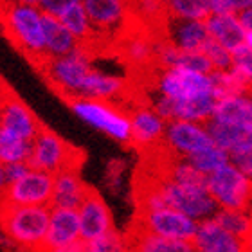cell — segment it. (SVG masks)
Here are the masks:
<instances>
[{
    "instance_id": "cell-10",
    "label": "cell",
    "mask_w": 252,
    "mask_h": 252,
    "mask_svg": "<svg viewBox=\"0 0 252 252\" xmlns=\"http://www.w3.org/2000/svg\"><path fill=\"white\" fill-rule=\"evenodd\" d=\"M42 128V121L34 116V112L13 94V90L5 89L0 101V130L22 141L32 142Z\"/></svg>"
},
{
    "instance_id": "cell-41",
    "label": "cell",
    "mask_w": 252,
    "mask_h": 252,
    "mask_svg": "<svg viewBox=\"0 0 252 252\" xmlns=\"http://www.w3.org/2000/svg\"><path fill=\"white\" fill-rule=\"evenodd\" d=\"M245 252H252V232H251V236L245 240Z\"/></svg>"
},
{
    "instance_id": "cell-27",
    "label": "cell",
    "mask_w": 252,
    "mask_h": 252,
    "mask_svg": "<svg viewBox=\"0 0 252 252\" xmlns=\"http://www.w3.org/2000/svg\"><path fill=\"white\" fill-rule=\"evenodd\" d=\"M213 220L231 232L232 236L240 238V240H247L252 232V213H243V211H232V209H218Z\"/></svg>"
},
{
    "instance_id": "cell-35",
    "label": "cell",
    "mask_w": 252,
    "mask_h": 252,
    "mask_svg": "<svg viewBox=\"0 0 252 252\" xmlns=\"http://www.w3.org/2000/svg\"><path fill=\"white\" fill-rule=\"evenodd\" d=\"M231 164L252 184V150L231 155Z\"/></svg>"
},
{
    "instance_id": "cell-23",
    "label": "cell",
    "mask_w": 252,
    "mask_h": 252,
    "mask_svg": "<svg viewBox=\"0 0 252 252\" xmlns=\"http://www.w3.org/2000/svg\"><path fill=\"white\" fill-rule=\"evenodd\" d=\"M43 40H45V58L47 60L67 56L81 45L62 22L47 15H43Z\"/></svg>"
},
{
    "instance_id": "cell-17",
    "label": "cell",
    "mask_w": 252,
    "mask_h": 252,
    "mask_svg": "<svg viewBox=\"0 0 252 252\" xmlns=\"http://www.w3.org/2000/svg\"><path fill=\"white\" fill-rule=\"evenodd\" d=\"M79 240H81V227H79L78 211L51 209V220H49V231L43 252H56Z\"/></svg>"
},
{
    "instance_id": "cell-8",
    "label": "cell",
    "mask_w": 252,
    "mask_h": 252,
    "mask_svg": "<svg viewBox=\"0 0 252 252\" xmlns=\"http://www.w3.org/2000/svg\"><path fill=\"white\" fill-rule=\"evenodd\" d=\"M207 191L220 209L252 213V184L232 164L207 177Z\"/></svg>"
},
{
    "instance_id": "cell-15",
    "label": "cell",
    "mask_w": 252,
    "mask_h": 252,
    "mask_svg": "<svg viewBox=\"0 0 252 252\" xmlns=\"http://www.w3.org/2000/svg\"><path fill=\"white\" fill-rule=\"evenodd\" d=\"M166 126L168 123L153 108L139 106L130 112L131 144L139 148L160 146L164 142V135H166Z\"/></svg>"
},
{
    "instance_id": "cell-31",
    "label": "cell",
    "mask_w": 252,
    "mask_h": 252,
    "mask_svg": "<svg viewBox=\"0 0 252 252\" xmlns=\"http://www.w3.org/2000/svg\"><path fill=\"white\" fill-rule=\"evenodd\" d=\"M123 53L131 65L141 67V65H146L153 60V42L141 32H131L125 40Z\"/></svg>"
},
{
    "instance_id": "cell-37",
    "label": "cell",
    "mask_w": 252,
    "mask_h": 252,
    "mask_svg": "<svg viewBox=\"0 0 252 252\" xmlns=\"http://www.w3.org/2000/svg\"><path fill=\"white\" fill-rule=\"evenodd\" d=\"M238 18H240L245 31H252V0H249V5L245 9L238 13Z\"/></svg>"
},
{
    "instance_id": "cell-7",
    "label": "cell",
    "mask_w": 252,
    "mask_h": 252,
    "mask_svg": "<svg viewBox=\"0 0 252 252\" xmlns=\"http://www.w3.org/2000/svg\"><path fill=\"white\" fill-rule=\"evenodd\" d=\"M157 95L175 101H193L215 95L211 74H200L188 68H160L155 78Z\"/></svg>"
},
{
    "instance_id": "cell-11",
    "label": "cell",
    "mask_w": 252,
    "mask_h": 252,
    "mask_svg": "<svg viewBox=\"0 0 252 252\" xmlns=\"http://www.w3.org/2000/svg\"><path fill=\"white\" fill-rule=\"evenodd\" d=\"M54 177L43 171L31 169L29 173L15 184H7L0 202L26 207H51Z\"/></svg>"
},
{
    "instance_id": "cell-19",
    "label": "cell",
    "mask_w": 252,
    "mask_h": 252,
    "mask_svg": "<svg viewBox=\"0 0 252 252\" xmlns=\"http://www.w3.org/2000/svg\"><path fill=\"white\" fill-rule=\"evenodd\" d=\"M94 31L112 32L126 24L130 5L123 0H83Z\"/></svg>"
},
{
    "instance_id": "cell-25",
    "label": "cell",
    "mask_w": 252,
    "mask_h": 252,
    "mask_svg": "<svg viewBox=\"0 0 252 252\" xmlns=\"http://www.w3.org/2000/svg\"><path fill=\"white\" fill-rule=\"evenodd\" d=\"M56 20L62 22L81 45H89V42L92 40V34L95 32L81 0H67L65 7H63V11L60 13Z\"/></svg>"
},
{
    "instance_id": "cell-13",
    "label": "cell",
    "mask_w": 252,
    "mask_h": 252,
    "mask_svg": "<svg viewBox=\"0 0 252 252\" xmlns=\"http://www.w3.org/2000/svg\"><path fill=\"white\" fill-rule=\"evenodd\" d=\"M78 215L83 242H92L95 238L103 236V234L116 229L110 207L103 200V196L94 189L89 191L87 198L83 200L81 207L78 209Z\"/></svg>"
},
{
    "instance_id": "cell-42",
    "label": "cell",
    "mask_w": 252,
    "mask_h": 252,
    "mask_svg": "<svg viewBox=\"0 0 252 252\" xmlns=\"http://www.w3.org/2000/svg\"><path fill=\"white\" fill-rule=\"evenodd\" d=\"M5 89H7V87H5V85L2 83V81H0V92H2V90H5Z\"/></svg>"
},
{
    "instance_id": "cell-38",
    "label": "cell",
    "mask_w": 252,
    "mask_h": 252,
    "mask_svg": "<svg viewBox=\"0 0 252 252\" xmlns=\"http://www.w3.org/2000/svg\"><path fill=\"white\" fill-rule=\"evenodd\" d=\"M56 252H87V242L83 240H79V242L72 243V245H68V247H63Z\"/></svg>"
},
{
    "instance_id": "cell-5",
    "label": "cell",
    "mask_w": 252,
    "mask_h": 252,
    "mask_svg": "<svg viewBox=\"0 0 252 252\" xmlns=\"http://www.w3.org/2000/svg\"><path fill=\"white\" fill-rule=\"evenodd\" d=\"M67 103L79 121L92 126L94 130L103 131L119 144H131L130 114L117 108L114 103L85 99V97H74Z\"/></svg>"
},
{
    "instance_id": "cell-44",
    "label": "cell",
    "mask_w": 252,
    "mask_h": 252,
    "mask_svg": "<svg viewBox=\"0 0 252 252\" xmlns=\"http://www.w3.org/2000/svg\"><path fill=\"white\" fill-rule=\"evenodd\" d=\"M2 94H4V90H2V92H0V101H2Z\"/></svg>"
},
{
    "instance_id": "cell-14",
    "label": "cell",
    "mask_w": 252,
    "mask_h": 252,
    "mask_svg": "<svg viewBox=\"0 0 252 252\" xmlns=\"http://www.w3.org/2000/svg\"><path fill=\"white\" fill-rule=\"evenodd\" d=\"M166 42L182 53H202L209 42V31L205 22L200 20H177L166 18Z\"/></svg>"
},
{
    "instance_id": "cell-26",
    "label": "cell",
    "mask_w": 252,
    "mask_h": 252,
    "mask_svg": "<svg viewBox=\"0 0 252 252\" xmlns=\"http://www.w3.org/2000/svg\"><path fill=\"white\" fill-rule=\"evenodd\" d=\"M131 252H194L191 242H179L169 238L155 236L135 229L130 236Z\"/></svg>"
},
{
    "instance_id": "cell-36",
    "label": "cell",
    "mask_w": 252,
    "mask_h": 252,
    "mask_svg": "<svg viewBox=\"0 0 252 252\" xmlns=\"http://www.w3.org/2000/svg\"><path fill=\"white\" fill-rule=\"evenodd\" d=\"M31 166L29 162H20V164H9V166H4V175H5V182L7 184H15L20 179H24L29 171H31Z\"/></svg>"
},
{
    "instance_id": "cell-22",
    "label": "cell",
    "mask_w": 252,
    "mask_h": 252,
    "mask_svg": "<svg viewBox=\"0 0 252 252\" xmlns=\"http://www.w3.org/2000/svg\"><path fill=\"white\" fill-rule=\"evenodd\" d=\"M205 26H207L211 40L220 43L229 53H234L236 49L245 45L247 31L243 29L238 15H211L205 20Z\"/></svg>"
},
{
    "instance_id": "cell-3",
    "label": "cell",
    "mask_w": 252,
    "mask_h": 252,
    "mask_svg": "<svg viewBox=\"0 0 252 252\" xmlns=\"http://www.w3.org/2000/svg\"><path fill=\"white\" fill-rule=\"evenodd\" d=\"M92 68V53L89 45H79L67 56L45 60L40 65L43 78L67 101L79 97V92Z\"/></svg>"
},
{
    "instance_id": "cell-29",
    "label": "cell",
    "mask_w": 252,
    "mask_h": 252,
    "mask_svg": "<svg viewBox=\"0 0 252 252\" xmlns=\"http://www.w3.org/2000/svg\"><path fill=\"white\" fill-rule=\"evenodd\" d=\"M166 13L177 20H200L205 22L211 16L207 0H171L166 2Z\"/></svg>"
},
{
    "instance_id": "cell-32",
    "label": "cell",
    "mask_w": 252,
    "mask_h": 252,
    "mask_svg": "<svg viewBox=\"0 0 252 252\" xmlns=\"http://www.w3.org/2000/svg\"><path fill=\"white\" fill-rule=\"evenodd\" d=\"M87 252H131L130 236L114 229L92 242H87Z\"/></svg>"
},
{
    "instance_id": "cell-30",
    "label": "cell",
    "mask_w": 252,
    "mask_h": 252,
    "mask_svg": "<svg viewBox=\"0 0 252 252\" xmlns=\"http://www.w3.org/2000/svg\"><path fill=\"white\" fill-rule=\"evenodd\" d=\"M186 160H188L194 169H198L202 175L209 177V175H213L215 171L221 169L223 166L231 164V155L227 152H223V150H220L218 146H213V148L204 150V152L194 153V155L188 157Z\"/></svg>"
},
{
    "instance_id": "cell-20",
    "label": "cell",
    "mask_w": 252,
    "mask_h": 252,
    "mask_svg": "<svg viewBox=\"0 0 252 252\" xmlns=\"http://www.w3.org/2000/svg\"><path fill=\"white\" fill-rule=\"evenodd\" d=\"M126 92V79L119 74H112L101 68H92L85 81L79 97L114 103Z\"/></svg>"
},
{
    "instance_id": "cell-43",
    "label": "cell",
    "mask_w": 252,
    "mask_h": 252,
    "mask_svg": "<svg viewBox=\"0 0 252 252\" xmlns=\"http://www.w3.org/2000/svg\"><path fill=\"white\" fill-rule=\"evenodd\" d=\"M247 95L252 99V85H251V89H249V92H247Z\"/></svg>"
},
{
    "instance_id": "cell-4",
    "label": "cell",
    "mask_w": 252,
    "mask_h": 252,
    "mask_svg": "<svg viewBox=\"0 0 252 252\" xmlns=\"http://www.w3.org/2000/svg\"><path fill=\"white\" fill-rule=\"evenodd\" d=\"M83 157L85 155L79 148H74L54 130L43 126L32 141L29 166L54 177L63 169H79Z\"/></svg>"
},
{
    "instance_id": "cell-16",
    "label": "cell",
    "mask_w": 252,
    "mask_h": 252,
    "mask_svg": "<svg viewBox=\"0 0 252 252\" xmlns=\"http://www.w3.org/2000/svg\"><path fill=\"white\" fill-rule=\"evenodd\" d=\"M90 188L79 175V169H63L54 175L51 209L78 211L87 198Z\"/></svg>"
},
{
    "instance_id": "cell-12",
    "label": "cell",
    "mask_w": 252,
    "mask_h": 252,
    "mask_svg": "<svg viewBox=\"0 0 252 252\" xmlns=\"http://www.w3.org/2000/svg\"><path fill=\"white\" fill-rule=\"evenodd\" d=\"M162 146L169 152V155L179 158H188L194 153H200L213 148L215 142L211 139L205 125L188 121H171L166 126Z\"/></svg>"
},
{
    "instance_id": "cell-6",
    "label": "cell",
    "mask_w": 252,
    "mask_h": 252,
    "mask_svg": "<svg viewBox=\"0 0 252 252\" xmlns=\"http://www.w3.org/2000/svg\"><path fill=\"white\" fill-rule=\"evenodd\" d=\"M158 191L162 194L166 207L179 211L194 221L211 220L218 213V204L204 186H182L160 177L155 180Z\"/></svg>"
},
{
    "instance_id": "cell-9",
    "label": "cell",
    "mask_w": 252,
    "mask_h": 252,
    "mask_svg": "<svg viewBox=\"0 0 252 252\" xmlns=\"http://www.w3.org/2000/svg\"><path fill=\"white\" fill-rule=\"evenodd\" d=\"M137 229L155 236L179 240V242H193L198 221L191 220L171 207H160L153 211H139Z\"/></svg>"
},
{
    "instance_id": "cell-34",
    "label": "cell",
    "mask_w": 252,
    "mask_h": 252,
    "mask_svg": "<svg viewBox=\"0 0 252 252\" xmlns=\"http://www.w3.org/2000/svg\"><path fill=\"white\" fill-rule=\"evenodd\" d=\"M232 70L252 85V53L245 45L232 53Z\"/></svg>"
},
{
    "instance_id": "cell-40",
    "label": "cell",
    "mask_w": 252,
    "mask_h": 252,
    "mask_svg": "<svg viewBox=\"0 0 252 252\" xmlns=\"http://www.w3.org/2000/svg\"><path fill=\"white\" fill-rule=\"evenodd\" d=\"M245 47L252 53V31H247V34H245Z\"/></svg>"
},
{
    "instance_id": "cell-33",
    "label": "cell",
    "mask_w": 252,
    "mask_h": 252,
    "mask_svg": "<svg viewBox=\"0 0 252 252\" xmlns=\"http://www.w3.org/2000/svg\"><path fill=\"white\" fill-rule=\"evenodd\" d=\"M202 53L207 56L211 62L215 72H225L232 68V53H229L227 49H223L220 43H216L215 40H209L205 43V47Z\"/></svg>"
},
{
    "instance_id": "cell-28",
    "label": "cell",
    "mask_w": 252,
    "mask_h": 252,
    "mask_svg": "<svg viewBox=\"0 0 252 252\" xmlns=\"http://www.w3.org/2000/svg\"><path fill=\"white\" fill-rule=\"evenodd\" d=\"M31 148L32 142L22 141L18 137L0 130V162H2V166L29 162Z\"/></svg>"
},
{
    "instance_id": "cell-21",
    "label": "cell",
    "mask_w": 252,
    "mask_h": 252,
    "mask_svg": "<svg viewBox=\"0 0 252 252\" xmlns=\"http://www.w3.org/2000/svg\"><path fill=\"white\" fill-rule=\"evenodd\" d=\"M205 128L209 131L215 146L227 152L229 155H238V153L252 150V131L247 128L229 125V123H220L215 119L205 123Z\"/></svg>"
},
{
    "instance_id": "cell-24",
    "label": "cell",
    "mask_w": 252,
    "mask_h": 252,
    "mask_svg": "<svg viewBox=\"0 0 252 252\" xmlns=\"http://www.w3.org/2000/svg\"><path fill=\"white\" fill-rule=\"evenodd\" d=\"M213 119L252 131V99L249 95H227L216 103Z\"/></svg>"
},
{
    "instance_id": "cell-39",
    "label": "cell",
    "mask_w": 252,
    "mask_h": 252,
    "mask_svg": "<svg viewBox=\"0 0 252 252\" xmlns=\"http://www.w3.org/2000/svg\"><path fill=\"white\" fill-rule=\"evenodd\" d=\"M5 186H7V182H5L4 166H2V162H0V198H2V194H4V191H5Z\"/></svg>"
},
{
    "instance_id": "cell-1",
    "label": "cell",
    "mask_w": 252,
    "mask_h": 252,
    "mask_svg": "<svg viewBox=\"0 0 252 252\" xmlns=\"http://www.w3.org/2000/svg\"><path fill=\"white\" fill-rule=\"evenodd\" d=\"M0 22L5 34L18 51L36 65L45 62L43 13L36 2H13L0 9Z\"/></svg>"
},
{
    "instance_id": "cell-2",
    "label": "cell",
    "mask_w": 252,
    "mask_h": 252,
    "mask_svg": "<svg viewBox=\"0 0 252 252\" xmlns=\"http://www.w3.org/2000/svg\"><path fill=\"white\" fill-rule=\"evenodd\" d=\"M51 220V207H26L0 202V227L15 249L43 252Z\"/></svg>"
},
{
    "instance_id": "cell-18",
    "label": "cell",
    "mask_w": 252,
    "mask_h": 252,
    "mask_svg": "<svg viewBox=\"0 0 252 252\" xmlns=\"http://www.w3.org/2000/svg\"><path fill=\"white\" fill-rule=\"evenodd\" d=\"M191 243L194 252H245V242L221 229L213 218L200 221Z\"/></svg>"
}]
</instances>
